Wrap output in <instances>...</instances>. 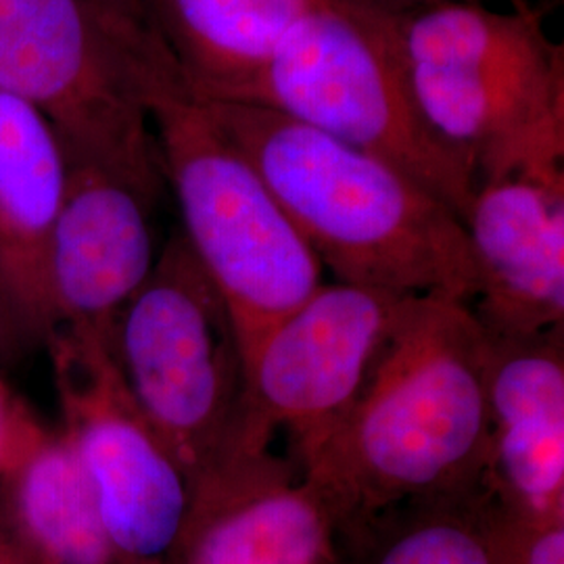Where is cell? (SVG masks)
Masks as SVG:
<instances>
[{
    "mask_svg": "<svg viewBox=\"0 0 564 564\" xmlns=\"http://www.w3.org/2000/svg\"><path fill=\"white\" fill-rule=\"evenodd\" d=\"M487 341L468 303L416 295L370 381L297 456L339 533L393 506L485 484Z\"/></svg>",
    "mask_w": 564,
    "mask_h": 564,
    "instance_id": "obj_1",
    "label": "cell"
},
{
    "mask_svg": "<svg viewBox=\"0 0 564 564\" xmlns=\"http://www.w3.org/2000/svg\"><path fill=\"white\" fill-rule=\"evenodd\" d=\"M202 99L337 281L473 302L464 224L419 182L270 107Z\"/></svg>",
    "mask_w": 564,
    "mask_h": 564,
    "instance_id": "obj_2",
    "label": "cell"
},
{
    "mask_svg": "<svg viewBox=\"0 0 564 564\" xmlns=\"http://www.w3.org/2000/svg\"><path fill=\"white\" fill-rule=\"evenodd\" d=\"M137 82L182 237L228 305L242 356L323 284V263L188 86L153 21L137 42Z\"/></svg>",
    "mask_w": 564,
    "mask_h": 564,
    "instance_id": "obj_3",
    "label": "cell"
},
{
    "mask_svg": "<svg viewBox=\"0 0 564 564\" xmlns=\"http://www.w3.org/2000/svg\"><path fill=\"white\" fill-rule=\"evenodd\" d=\"M389 21L419 111L473 162L477 184L564 172V51L538 9L389 4Z\"/></svg>",
    "mask_w": 564,
    "mask_h": 564,
    "instance_id": "obj_4",
    "label": "cell"
},
{
    "mask_svg": "<svg viewBox=\"0 0 564 564\" xmlns=\"http://www.w3.org/2000/svg\"><path fill=\"white\" fill-rule=\"evenodd\" d=\"M226 101L270 107L398 167L464 224L475 165L419 111L383 0H324Z\"/></svg>",
    "mask_w": 564,
    "mask_h": 564,
    "instance_id": "obj_5",
    "label": "cell"
},
{
    "mask_svg": "<svg viewBox=\"0 0 564 564\" xmlns=\"http://www.w3.org/2000/svg\"><path fill=\"white\" fill-rule=\"evenodd\" d=\"M107 339L130 395L191 485L265 452L245 437L241 345L230 310L181 228L121 305Z\"/></svg>",
    "mask_w": 564,
    "mask_h": 564,
    "instance_id": "obj_6",
    "label": "cell"
},
{
    "mask_svg": "<svg viewBox=\"0 0 564 564\" xmlns=\"http://www.w3.org/2000/svg\"><path fill=\"white\" fill-rule=\"evenodd\" d=\"M147 21L93 0H0V93L34 105L67 160L158 167L137 82Z\"/></svg>",
    "mask_w": 564,
    "mask_h": 564,
    "instance_id": "obj_7",
    "label": "cell"
},
{
    "mask_svg": "<svg viewBox=\"0 0 564 564\" xmlns=\"http://www.w3.org/2000/svg\"><path fill=\"white\" fill-rule=\"evenodd\" d=\"M107 328L59 324L46 335L61 433L120 563L167 564L191 510L193 485L130 395Z\"/></svg>",
    "mask_w": 564,
    "mask_h": 564,
    "instance_id": "obj_8",
    "label": "cell"
},
{
    "mask_svg": "<svg viewBox=\"0 0 564 564\" xmlns=\"http://www.w3.org/2000/svg\"><path fill=\"white\" fill-rule=\"evenodd\" d=\"M362 284H321L242 354L245 437L270 449L286 431L300 456L356 403L410 300Z\"/></svg>",
    "mask_w": 564,
    "mask_h": 564,
    "instance_id": "obj_9",
    "label": "cell"
},
{
    "mask_svg": "<svg viewBox=\"0 0 564 564\" xmlns=\"http://www.w3.org/2000/svg\"><path fill=\"white\" fill-rule=\"evenodd\" d=\"M163 182L162 167L67 160L46 256L53 328H107L149 276L162 251L155 207Z\"/></svg>",
    "mask_w": 564,
    "mask_h": 564,
    "instance_id": "obj_10",
    "label": "cell"
},
{
    "mask_svg": "<svg viewBox=\"0 0 564 564\" xmlns=\"http://www.w3.org/2000/svg\"><path fill=\"white\" fill-rule=\"evenodd\" d=\"M464 230L477 274L468 305L485 335L564 328V172L479 182Z\"/></svg>",
    "mask_w": 564,
    "mask_h": 564,
    "instance_id": "obj_11",
    "label": "cell"
},
{
    "mask_svg": "<svg viewBox=\"0 0 564 564\" xmlns=\"http://www.w3.org/2000/svg\"><path fill=\"white\" fill-rule=\"evenodd\" d=\"M485 341V487L519 523L564 521V328Z\"/></svg>",
    "mask_w": 564,
    "mask_h": 564,
    "instance_id": "obj_12",
    "label": "cell"
},
{
    "mask_svg": "<svg viewBox=\"0 0 564 564\" xmlns=\"http://www.w3.org/2000/svg\"><path fill=\"white\" fill-rule=\"evenodd\" d=\"M337 538L323 496L265 449L193 485L167 564H337Z\"/></svg>",
    "mask_w": 564,
    "mask_h": 564,
    "instance_id": "obj_13",
    "label": "cell"
},
{
    "mask_svg": "<svg viewBox=\"0 0 564 564\" xmlns=\"http://www.w3.org/2000/svg\"><path fill=\"white\" fill-rule=\"evenodd\" d=\"M67 184L57 130L20 97L0 93V286L28 335L53 328L46 256Z\"/></svg>",
    "mask_w": 564,
    "mask_h": 564,
    "instance_id": "obj_14",
    "label": "cell"
},
{
    "mask_svg": "<svg viewBox=\"0 0 564 564\" xmlns=\"http://www.w3.org/2000/svg\"><path fill=\"white\" fill-rule=\"evenodd\" d=\"M0 527L28 564H121L59 426H44L0 481Z\"/></svg>",
    "mask_w": 564,
    "mask_h": 564,
    "instance_id": "obj_15",
    "label": "cell"
},
{
    "mask_svg": "<svg viewBox=\"0 0 564 564\" xmlns=\"http://www.w3.org/2000/svg\"><path fill=\"white\" fill-rule=\"evenodd\" d=\"M324 0H144L188 86L232 99L284 36Z\"/></svg>",
    "mask_w": 564,
    "mask_h": 564,
    "instance_id": "obj_16",
    "label": "cell"
},
{
    "mask_svg": "<svg viewBox=\"0 0 564 564\" xmlns=\"http://www.w3.org/2000/svg\"><path fill=\"white\" fill-rule=\"evenodd\" d=\"M337 564H510V523L484 484L345 529Z\"/></svg>",
    "mask_w": 564,
    "mask_h": 564,
    "instance_id": "obj_17",
    "label": "cell"
},
{
    "mask_svg": "<svg viewBox=\"0 0 564 564\" xmlns=\"http://www.w3.org/2000/svg\"><path fill=\"white\" fill-rule=\"evenodd\" d=\"M42 431L44 424L0 375V481Z\"/></svg>",
    "mask_w": 564,
    "mask_h": 564,
    "instance_id": "obj_18",
    "label": "cell"
},
{
    "mask_svg": "<svg viewBox=\"0 0 564 564\" xmlns=\"http://www.w3.org/2000/svg\"><path fill=\"white\" fill-rule=\"evenodd\" d=\"M510 523V564H564V521Z\"/></svg>",
    "mask_w": 564,
    "mask_h": 564,
    "instance_id": "obj_19",
    "label": "cell"
},
{
    "mask_svg": "<svg viewBox=\"0 0 564 564\" xmlns=\"http://www.w3.org/2000/svg\"><path fill=\"white\" fill-rule=\"evenodd\" d=\"M21 333H25V328L21 326L20 318L13 310V305L9 302V297L4 295L2 286H0V354L11 349ZM28 335V333H25Z\"/></svg>",
    "mask_w": 564,
    "mask_h": 564,
    "instance_id": "obj_20",
    "label": "cell"
},
{
    "mask_svg": "<svg viewBox=\"0 0 564 564\" xmlns=\"http://www.w3.org/2000/svg\"><path fill=\"white\" fill-rule=\"evenodd\" d=\"M93 2L101 4L105 9L123 13V15H134V18L147 15V4H144V0H93Z\"/></svg>",
    "mask_w": 564,
    "mask_h": 564,
    "instance_id": "obj_21",
    "label": "cell"
},
{
    "mask_svg": "<svg viewBox=\"0 0 564 564\" xmlns=\"http://www.w3.org/2000/svg\"><path fill=\"white\" fill-rule=\"evenodd\" d=\"M0 564H28L21 556L18 545L11 542V538L4 533L2 527H0Z\"/></svg>",
    "mask_w": 564,
    "mask_h": 564,
    "instance_id": "obj_22",
    "label": "cell"
},
{
    "mask_svg": "<svg viewBox=\"0 0 564 564\" xmlns=\"http://www.w3.org/2000/svg\"><path fill=\"white\" fill-rule=\"evenodd\" d=\"M395 7H421V4H435V2H444V0H383Z\"/></svg>",
    "mask_w": 564,
    "mask_h": 564,
    "instance_id": "obj_23",
    "label": "cell"
},
{
    "mask_svg": "<svg viewBox=\"0 0 564 564\" xmlns=\"http://www.w3.org/2000/svg\"><path fill=\"white\" fill-rule=\"evenodd\" d=\"M510 2V9H529V0H508Z\"/></svg>",
    "mask_w": 564,
    "mask_h": 564,
    "instance_id": "obj_24",
    "label": "cell"
}]
</instances>
